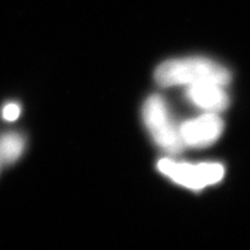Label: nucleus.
Instances as JSON below:
<instances>
[{
    "mask_svg": "<svg viewBox=\"0 0 250 250\" xmlns=\"http://www.w3.org/2000/svg\"><path fill=\"white\" fill-rule=\"evenodd\" d=\"M230 78V73L226 68L204 58L168 60L162 62L155 72L156 82L164 87L190 86L198 83H216L226 86Z\"/></svg>",
    "mask_w": 250,
    "mask_h": 250,
    "instance_id": "f257e3e1",
    "label": "nucleus"
},
{
    "mask_svg": "<svg viewBox=\"0 0 250 250\" xmlns=\"http://www.w3.org/2000/svg\"><path fill=\"white\" fill-rule=\"evenodd\" d=\"M143 120L158 147L164 151L178 155L184 149L179 128L167 110L162 97L151 96L143 106Z\"/></svg>",
    "mask_w": 250,
    "mask_h": 250,
    "instance_id": "f03ea898",
    "label": "nucleus"
},
{
    "mask_svg": "<svg viewBox=\"0 0 250 250\" xmlns=\"http://www.w3.org/2000/svg\"><path fill=\"white\" fill-rule=\"evenodd\" d=\"M158 170L175 183L193 190L216 184L222 180L225 174L224 166L220 164H179L171 160H161Z\"/></svg>",
    "mask_w": 250,
    "mask_h": 250,
    "instance_id": "7ed1b4c3",
    "label": "nucleus"
},
{
    "mask_svg": "<svg viewBox=\"0 0 250 250\" xmlns=\"http://www.w3.org/2000/svg\"><path fill=\"white\" fill-rule=\"evenodd\" d=\"M224 130V123L216 112L204 114L197 119L185 122L179 126L181 141L184 146L202 148L212 145L220 138Z\"/></svg>",
    "mask_w": 250,
    "mask_h": 250,
    "instance_id": "20e7f679",
    "label": "nucleus"
},
{
    "mask_svg": "<svg viewBox=\"0 0 250 250\" xmlns=\"http://www.w3.org/2000/svg\"><path fill=\"white\" fill-rule=\"evenodd\" d=\"M216 83H198L190 84L187 89V97L191 104L209 112H220L229 105V97Z\"/></svg>",
    "mask_w": 250,
    "mask_h": 250,
    "instance_id": "39448f33",
    "label": "nucleus"
},
{
    "mask_svg": "<svg viewBox=\"0 0 250 250\" xmlns=\"http://www.w3.org/2000/svg\"><path fill=\"white\" fill-rule=\"evenodd\" d=\"M24 149V139L17 133L0 137V164H12L21 157Z\"/></svg>",
    "mask_w": 250,
    "mask_h": 250,
    "instance_id": "423d86ee",
    "label": "nucleus"
},
{
    "mask_svg": "<svg viewBox=\"0 0 250 250\" xmlns=\"http://www.w3.org/2000/svg\"><path fill=\"white\" fill-rule=\"evenodd\" d=\"M21 109L20 106L17 105V104H9L4 107L3 110V118L8 122H14L16 119H18L20 116Z\"/></svg>",
    "mask_w": 250,
    "mask_h": 250,
    "instance_id": "0eeeda50",
    "label": "nucleus"
}]
</instances>
